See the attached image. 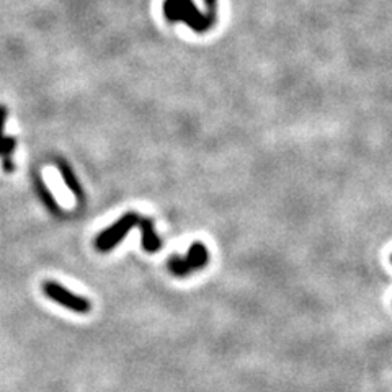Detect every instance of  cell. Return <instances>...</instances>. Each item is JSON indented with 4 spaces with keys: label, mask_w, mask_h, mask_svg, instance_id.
Instances as JSON below:
<instances>
[{
    "label": "cell",
    "mask_w": 392,
    "mask_h": 392,
    "mask_svg": "<svg viewBox=\"0 0 392 392\" xmlns=\"http://www.w3.org/2000/svg\"><path fill=\"white\" fill-rule=\"evenodd\" d=\"M162 10L167 21H182L196 33L210 31L217 20V10H201L193 0H164Z\"/></svg>",
    "instance_id": "cell-1"
},
{
    "label": "cell",
    "mask_w": 392,
    "mask_h": 392,
    "mask_svg": "<svg viewBox=\"0 0 392 392\" xmlns=\"http://www.w3.org/2000/svg\"><path fill=\"white\" fill-rule=\"evenodd\" d=\"M139 217L136 212H126L121 220H118L113 226L100 232L95 239V247L98 252H110L126 237V234L131 231L133 227H136L139 224Z\"/></svg>",
    "instance_id": "cell-2"
},
{
    "label": "cell",
    "mask_w": 392,
    "mask_h": 392,
    "mask_svg": "<svg viewBox=\"0 0 392 392\" xmlns=\"http://www.w3.org/2000/svg\"><path fill=\"white\" fill-rule=\"evenodd\" d=\"M43 291L49 299H53L54 302H58V304L64 306V307H67V309L74 311L77 314H87L88 311L92 309L91 301L82 298V296H77L74 293H71L69 289L61 287V284L56 283V282H46V283H44Z\"/></svg>",
    "instance_id": "cell-3"
},
{
    "label": "cell",
    "mask_w": 392,
    "mask_h": 392,
    "mask_svg": "<svg viewBox=\"0 0 392 392\" xmlns=\"http://www.w3.org/2000/svg\"><path fill=\"white\" fill-rule=\"evenodd\" d=\"M139 227H141V245L145 252L149 254H155L159 252L162 247V240L159 239V235L154 231V224L149 217H141L139 220Z\"/></svg>",
    "instance_id": "cell-4"
},
{
    "label": "cell",
    "mask_w": 392,
    "mask_h": 392,
    "mask_svg": "<svg viewBox=\"0 0 392 392\" xmlns=\"http://www.w3.org/2000/svg\"><path fill=\"white\" fill-rule=\"evenodd\" d=\"M56 165H58V170L61 173V177H63L66 187L76 195L77 200L82 201L83 200V190L81 187V183H78V178L74 173V170H72V167L67 164L64 159H56Z\"/></svg>",
    "instance_id": "cell-5"
},
{
    "label": "cell",
    "mask_w": 392,
    "mask_h": 392,
    "mask_svg": "<svg viewBox=\"0 0 392 392\" xmlns=\"http://www.w3.org/2000/svg\"><path fill=\"white\" fill-rule=\"evenodd\" d=\"M33 183H35V190H36V193L39 196V200L43 201V205L46 206L48 211L53 212V215H61V208H59L58 201H56L53 193L49 192V188L46 187V183L43 182V178L39 177L38 173H35V175H33Z\"/></svg>",
    "instance_id": "cell-6"
},
{
    "label": "cell",
    "mask_w": 392,
    "mask_h": 392,
    "mask_svg": "<svg viewBox=\"0 0 392 392\" xmlns=\"http://www.w3.org/2000/svg\"><path fill=\"white\" fill-rule=\"evenodd\" d=\"M185 260L188 262V265L192 267V270H201V268H205L210 262L208 249H206L205 244L195 242V244H192V247L188 249L187 259Z\"/></svg>",
    "instance_id": "cell-7"
},
{
    "label": "cell",
    "mask_w": 392,
    "mask_h": 392,
    "mask_svg": "<svg viewBox=\"0 0 392 392\" xmlns=\"http://www.w3.org/2000/svg\"><path fill=\"white\" fill-rule=\"evenodd\" d=\"M169 270L175 277H188L190 272H193L192 267L188 265V262L178 255H173L169 259Z\"/></svg>",
    "instance_id": "cell-8"
},
{
    "label": "cell",
    "mask_w": 392,
    "mask_h": 392,
    "mask_svg": "<svg viewBox=\"0 0 392 392\" xmlns=\"http://www.w3.org/2000/svg\"><path fill=\"white\" fill-rule=\"evenodd\" d=\"M16 148V139L15 138H5L0 141V157L10 155Z\"/></svg>",
    "instance_id": "cell-9"
},
{
    "label": "cell",
    "mask_w": 392,
    "mask_h": 392,
    "mask_svg": "<svg viewBox=\"0 0 392 392\" xmlns=\"http://www.w3.org/2000/svg\"><path fill=\"white\" fill-rule=\"evenodd\" d=\"M7 108L4 105H0V141L4 139V128H5V121H7Z\"/></svg>",
    "instance_id": "cell-10"
},
{
    "label": "cell",
    "mask_w": 392,
    "mask_h": 392,
    "mask_svg": "<svg viewBox=\"0 0 392 392\" xmlns=\"http://www.w3.org/2000/svg\"><path fill=\"white\" fill-rule=\"evenodd\" d=\"M2 164H4V169H5V172H14L15 165H14L12 159H10V155H5V157H2Z\"/></svg>",
    "instance_id": "cell-11"
}]
</instances>
